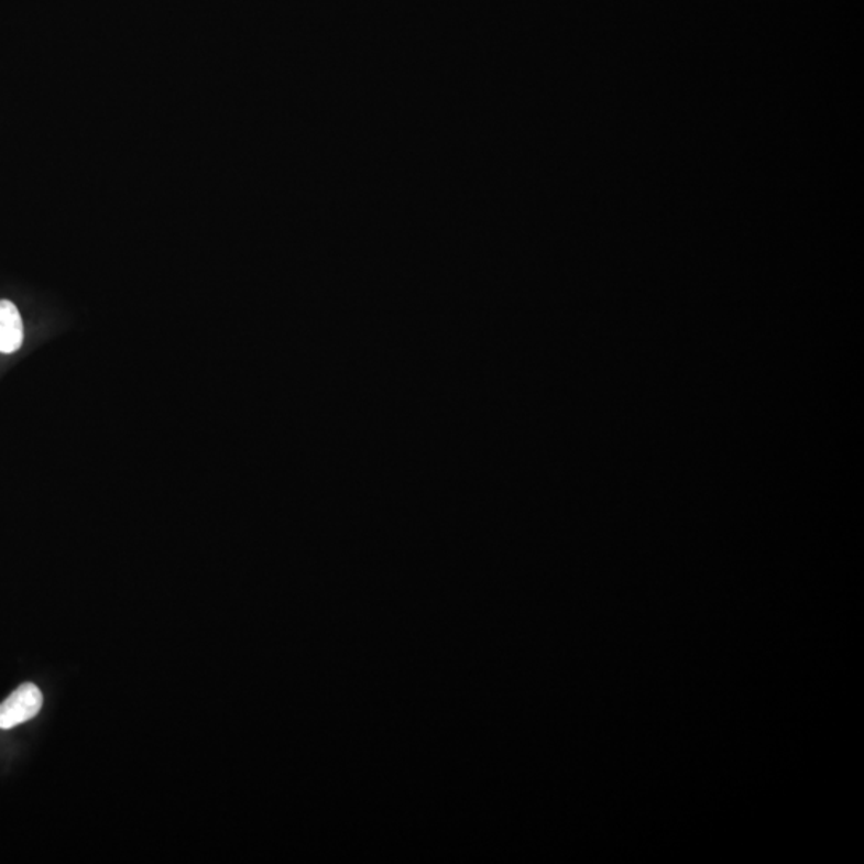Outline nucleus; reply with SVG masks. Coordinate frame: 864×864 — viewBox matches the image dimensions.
Segmentation results:
<instances>
[{"label": "nucleus", "mask_w": 864, "mask_h": 864, "mask_svg": "<svg viewBox=\"0 0 864 864\" xmlns=\"http://www.w3.org/2000/svg\"><path fill=\"white\" fill-rule=\"evenodd\" d=\"M23 320L17 306L9 299H0V352L12 354L23 344Z\"/></svg>", "instance_id": "obj_2"}, {"label": "nucleus", "mask_w": 864, "mask_h": 864, "mask_svg": "<svg viewBox=\"0 0 864 864\" xmlns=\"http://www.w3.org/2000/svg\"><path fill=\"white\" fill-rule=\"evenodd\" d=\"M42 703L44 697L37 686L28 682L18 687L6 701L0 703V729L10 730L31 721L41 711Z\"/></svg>", "instance_id": "obj_1"}]
</instances>
